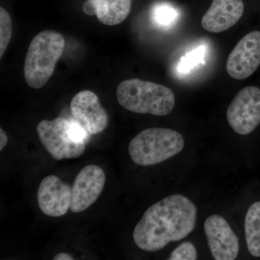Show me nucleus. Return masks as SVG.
I'll return each mask as SVG.
<instances>
[{"instance_id":"obj_1","label":"nucleus","mask_w":260,"mask_h":260,"mask_svg":"<svg viewBox=\"0 0 260 260\" xmlns=\"http://www.w3.org/2000/svg\"><path fill=\"white\" fill-rule=\"evenodd\" d=\"M197 208L181 194H172L151 205L133 232L135 244L146 251L164 249L187 237L195 226Z\"/></svg>"},{"instance_id":"obj_2","label":"nucleus","mask_w":260,"mask_h":260,"mask_svg":"<svg viewBox=\"0 0 260 260\" xmlns=\"http://www.w3.org/2000/svg\"><path fill=\"white\" fill-rule=\"evenodd\" d=\"M121 107L137 114L164 116L172 112L175 94L168 87L140 79L126 80L116 89Z\"/></svg>"},{"instance_id":"obj_3","label":"nucleus","mask_w":260,"mask_h":260,"mask_svg":"<svg viewBox=\"0 0 260 260\" xmlns=\"http://www.w3.org/2000/svg\"><path fill=\"white\" fill-rule=\"evenodd\" d=\"M64 47V37L54 30H43L34 38L24 64V77L30 88H42L47 84Z\"/></svg>"},{"instance_id":"obj_4","label":"nucleus","mask_w":260,"mask_h":260,"mask_svg":"<svg viewBox=\"0 0 260 260\" xmlns=\"http://www.w3.org/2000/svg\"><path fill=\"white\" fill-rule=\"evenodd\" d=\"M184 147V138L176 130L150 128L140 132L130 141L128 150L135 164L148 167L172 158Z\"/></svg>"},{"instance_id":"obj_5","label":"nucleus","mask_w":260,"mask_h":260,"mask_svg":"<svg viewBox=\"0 0 260 260\" xmlns=\"http://www.w3.org/2000/svg\"><path fill=\"white\" fill-rule=\"evenodd\" d=\"M37 133L44 148L55 160L78 158L85 152V143L73 139L70 133V120L64 118L40 121Z\"/></svg>"},{"instance_id":"obj_6","label":"nucleus","mask_w":260,"mask_h":260,"mask_svg":"<svg viewBox=\"0 0 260 260\" xmlns=\"http://www.w3.org/2000/svg\"><path fill=\"white\" fill-rule=\"evenodd\" d=\"M229 125L237 134H250L260 124V89L248 86L241 90L227 109Z\"/></svg>"},{"instance_id":"obj_7","label":"nucleus","mask_w":260,"mask_h":260,"mask_svg":"<svg viewBox=\"0 0 260 260\" xmlns=\"http://www.w3.org/2000/svg\"><path fill=\"white\" fill-rule=\"evenodd\" d=\"M260 64V31L246 34L228 57V74L236 80L249 78Z\"/></svg>"},{"instance_id":"obj_8","label":"nucleus","mask_w":260,"mask_h":260,"mask_svg":"<svg viewBox=\"0 0 260 260\" xmlns=\"http://www.w3.org/2000/svg\"><path fill=\"white\" fill-rule=\"evenodd\" d=\"M105 183L106 174L102 168L93 164L84 167L72 188L70 210L79 213L88 209L102 194Z\"/></svg>"},{"instance_id":"obj_9","label":"nucleus","mask_w":260,"mask_h":260,"mask_svg":"<svg viewBox=\"0 0 260 260\" xmlns=\"http://www.w3.org/2000/svg\"><path fill=\"white\" fill-rule=\"evenodd\" d=\"M205 236L212 255L215 260H234L239 252V239L227 220L219 215L205 220Z\"/></svg>"},{"instance_id":"obj_10","label":"nucleus","mask_w":260,"mask_h":260,"mask_svg":"<svg viewBox=\"0 0 260 260\" xmlns=\"http://www.w3.org/2000/svg\"><path fill=\"white\" fill-rule=\"evenodd\" d=\"M72 114L90 135H97L107 129L109 116L101 105L99 97L90 90H82L73 98Z\"/></svg>"},{"instance_id":"obj_11","label":"nucleus","mask_w":260,"mask_h":260,"mask_svg":"<svg viewBox=\"0 0 260 260\" xmlns=\"http://www.w3.org/2000/svg\"><path fill=\"white\" fill-rule=\"evenodd\" d=\"M37 199L43 213L50 217L63 216L71 205L72 188L56 176H48L39 185Z\"/></svg>"},{"instance_id":"obj_12","label":"nucleus","mask_w":260,"mask_h":260,"mask_svg":"<svg viewBox=\"0 0 260 260\" xmlns=\"http://www.w3.org/2000/svg\"><path fill=\"white\" fill-rule=\"evenodd\" d=\"M244 12L242 0H213L202 18V25L211 32H221L238 23Z\"/></svg>"},{"instance_id":"obj_13","label":"nucleus","mask_w":260,"mask_h":260,"mask_svg":"<svg viewBox=\"0 0 260 260\" xmlns=\"http://www.w3.org/2000/svg\"><path fill=\"white\" fill-rule=\"evenodd\" d=\"M98 20L104 25H119L129 16L132 0H92Z\"/></svg>"},{"instance_id":"obj_14","label":"nucleus","mask_w":260,"mask_h":260,"mask_svg":"<svg viewBox=\"0 0 260 260\" xmlns=\"http://www.w3.org/2000/svg\"><path fill=\"white\" fill-rule=\"evenodd\" d=\"M248 251L260 257V201L253 203L247 210L244 223Z\"/></svg>"},{"instance_id":"obj_15","label":"nucleus","mask_w":260,"mask_h":260,"mask_svg":"<svg viewBox=\"0 0 260 260\" xmlns=\"http://www.w3.org/2000/svg\"><path fill=\"white\" fill-rule=\"evenodd\" d=\"M178 17L177 10L169 5H158L153 10L154 23L162 28L172 26L177 21Z\"/></svg>"},{"instance_id":"obj_16","label":"nucleus","mask_w":260,"mask_h":260,"mask_svg":"<svg viewBox=\"0 0 260 260\" xmlns=\"http://www.w3.org/2000/svg\"><path fill=\"white\" fill-rule=\"evenodd\" d=\"M206 48L201 46L193 49L181 58L178 64V71L181 73H188L200 64H204Z\"/></svg>"},{"instance_id":"obj_17","label":"nucleus","mask_w":260,"mask_h":260,"mask_svg":"<svg viewBox=\"0 0 260 260\" xmlns=\"http://www.w3.org/2000/svg\"><path fill=\"white\" fill-rule=\"evenodd\" d=\"M13 34V23L6 10L0 8V58L3 57L8 47Z\"/></svg>"},{"instance_id":"obj_18","label":"nucleus","mask_w":260,"mask_h":260,"mask_svg":"<svg viewBox=\"0 0 260 260\" xmlns=\"http://www.w3.org/2000/svg\"><path fill=\"white\" fill-rule=\"evenodd\" d=\"M196 248L191 242H185L177 247L169 259L170 260H195L197 259Z\"/></svg>"},{"instance_id":"obj_19","label":"nucleus","mask_w":260,"mask_h":260,"mask_svg":"<svg viewBox=\"0 0 260 260\" xmlns=\"http://www.w3.org/2000/svg\"><path fill=\"white\" fill-rule=\"evenodd\" d=\"M70 133L73 139L86 144L89 140V133L81 124L74 119L70 120Z\"/></svg>"},{"instance_id":"obj_20","label":"nucleus","mask_w":260,"mask_h":260,"mask_svg":"<svg viewBox=\"0 0 260 260\" xmlns=\"http://www.w3.org/2000/svg\"><path fill=\"white\" fill-rule=\"evenodd\" d=\"M83 11L85 14L94 15L96 14V9L92 0H88L83 5Z\"/></svg>"},{"instance_id":"obj_21","label":"nucleus","mask_w":260,"mask_h":260,"mask_svg":"<svg viewBox=\"0 0 260 260\" xmlns=\"http://www.w3.org/2000/svg\"><path fill=\"white\" fill-rule=\"evenodd\" d=\"M8 136L3 128L0 129V150H3V148L8 144Z\"/></svg>"},{"instance_id":"obj_22","label":"nucleus","mask_w":260,"mask_h":260,"mask_svg":"<svg viewBox=\"0 0 260 260\" xmlns=\"http://www.w3.org/2000/svg\"><path fill=\"white\" fill-rule=\"evenodd\" d=\"M54 260H73L74 258L70 254H67V253L61 252L59 254H56L54 256Z\"/></svg>"}]
</instances>
